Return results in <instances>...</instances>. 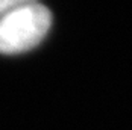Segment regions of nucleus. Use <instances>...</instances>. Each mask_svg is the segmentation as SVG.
<instances>
[{
	"mask_svg": "<svg viewBox=\"0 0 132 130\" xmlns=\"http://www.w3.org/2000/svg\"><path fill=\"white\" fill-rule=\"evenodd\" d=\"M52 26L46 5L32 2L15 8L0 20V53L20 54L37 47Z\"/></svg>",
	"mask_w": 132,
	"mask_h": 130,
	"instance_id": "nucleus-1",
	"label": "nucleus"
},
{
	"mask_svg": "<svg viewBox=\"0 0 132 130\" xmlns=\"http://www.w3.org/2000/svg\"><path fill=\"white\" fill-rule=\"evenodd\" d=\"M32 2H40V0H0V20L6 14L14 11L15 8L26 5V3H32Z\"/></svg>",
	"mask_w": 132,
	"mask_h": 130,
	"instance_id": "nucleus-2",
	"label": "nucleus"
}]
</instances>
